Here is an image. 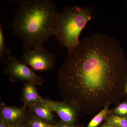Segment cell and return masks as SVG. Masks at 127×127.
Returning a JSON list of instances; mask_svg holds the SVG:
<instances>
[{"mask_svg":"<svg viewBox=\"0 0 127 127\" xmlns=\"http://www.w3.org/2000/svg\"><path fill=\"white\" fill-rule=\"evenodd\" d=\"M99 127H120L117 125H113V124H110L104 122L102 123Z\"/></svg>","mask_w":127,"mask_h":127,"instance_id":"obj_17","label":"cell"},{"mask_svg":"<svg viewBox=\"0 0 127 127\" xmlns=\"http://www.w3.org/2000/svg\"><path fill=\"white\" fill-rule=\"evenodd\" d=\"M0 127H10V126L5 120L0 117Z\"/></svg>","mask_w":127,"mask_h":127,"instance_id":"obj_16","label":"cell"},{"mask_svg":"<svg viewBox=\"0 0 127 127\" xmlns=\"http://www.w3.org/2000/svg\"><path fill=\"white\" fill-rule=\"evenodd\" d=\"M95 16V11L90 6L65 7L59 13L54 31V36L59 45L65 47L68 53L70 52L80 43L81 32Z\"/></svg>","mask_w":127,"mask_h":127,"instance_id":"obj_3","label":"cell"},{"mask_svg":"<svg viewBox=\"0 0 127 127\" xmlns=\"http://www.w3.org/2000/svg\"><path fill=\"white\" fill-rule=\"evenodd\" d=\"M12 52L6 47L5 44V38L3 26L2 23H0V59H3V56L5 55H10Z\"/></svg>","mask_w":127,"mask_h":127,"instance_id":"obj_13","label":"cell"},{"mask_svg":"<svg viewBox=\"0 0 127 127\" xmlns=\"http://www.w3.org/2000/svg\"><path fill=\"white\" fill-rule=\"evenodd\" d=\"M28 113L26 107H16L1 103L0 117L5 120L10 127L23 125Z\"/></svg>","mask_w":127,"mask_h":127,"instance_id":"obj_7","label":"cell"},{"mask_svg":"<svg viewBox=\"0 0 127 127\" xmlns=\"http://www.w3.org/2000/svg\"><path fill=\"white\" fill-rule=\"evenodd\" d=\"M110 105L109 104H106L104 108L90 121L87 127H99L105 121L108 114L111 112V110L109 108Z\"/></svg>","mask_w":127,"mask_h":127,"instance_id":"obj_11","label":"cell"},{"mask_svg":"<svg viewBox=\"0 0 127 127\" xmlns=\"http://www.w3.org/2000/svg\"><path fill=\"white\" fill-rule=\"evenodd\" d=\"M28 113L25 119V125L26 127H55L56 125L48 123L39 118L34 114L29 112Z\"/></svg>","mask_w":127,"mask_h":127,"instance_id":"obj_10","label":"cell"},{"mask_svg":"<svg viewBox=\"0 0 127 127\" xmlns=\"http://www.w3.org/2000/svg\"><path fill=\"white\" fill-rule=\"evenodd\" d=\"M19 3L9 24L14 35L21 41L25 50L43 48L54 36L59 13L56 5L50 0H15Z\"/></svg>","mask_w":127,"mask_h":127,"instance_id":"obj_2","label":"cell"},{"mask_svg":"<svg viewBox=\"0 0 127 127\" xmlns=\"http://www.w3.org/2000/svg\"><path fill=\"white\" fill-rule=\"evenodd\" d=\"M104 122L120 127H127V117H118L111 112L107 116Z\"/></svg>","mask_w":127,"mask_h":127,"instance_id":"obj_12","label":"cell"},{"mask_svg":"<svg viewBox=\"0 0 127 127\" xmlns=\"http://www.w3.org/2000/svg\"><path fill=\"white\" fill-rule=\"evenodd\" d=\"M27 107L28 112L34 114L45 122L52 124L55 122L53 111L44 103H37Z\"/></svg>","mask_w":127,"mask_h":127,"instance_id":"obj_9","label":"cell"},{"mask_svg":"<svg viewBox=\"0 0 127 127\" xmlns=\"http://www.w3.org/2000/svg\"><path fill=\"white\" fill-rule=\"evenodd\" d=\"M56 112L61 122L73 125L78 124L81 110L77 105L66 101L59 102L44 99L43 102Z\"/></svg>","mask_w":127,"mask_h":127,"instance_id":"obj_6","label":"cell"},{"mask_svg":"<svg viewBox=\"0 0 127 127\" xmlns=\"http://www.w3.org/2000/svg\"><path fill=\"white\" fill-rule=\"evenodd\" d=\"M111 113L118 117H127V96L114 108L111 109Z\"/></svg>","mask_w":127,"mask_h":127,"instance_id":"obj_14","label":"cell"},{"mask_svg":"<svg viewBox=\"0 0 127 127\" xmlns=\"http://www.w3.org/2000/svg\"><path fill=\"white\" fill-rule=\"evenodd\" d=\"M55 55L47 51L44 48L25 50L21 56L22 63L31 66L36 71L52 70L55 65Z\"/></svg>","mask_w":127,"mask_h":127,"instance_id":"obj_5","label":"cell"},{"mask_svg":"<svg viewBox=\"0 0 127 127\" xmlns=\"http://www.w3.org/2000/svg\"><path fill=\"white\" fill-rule=\"evenodd\" d=\"M7 66L4 73L9 76L12 82L22 81L30 82L35 85H41L43 82L42 78L37 76L26 64L10 56L7 58Z\"/></svg>","mask_w":127,"mask_h":127,"instance_id":"obj_4","label":"cell"},{"mask_svg":"<svg viewBox=\"0 0 127 127\" xmlns=\"http://www.w3.org/2000/svg\"></svg>","mask_w":127,"mask_h":127,"instance_id":"obj_20","label":"cell"},{"mask_svg":"<svg viewBox=\"0 0 127 127\" xmlns=\"http://www.w3.org/2000/svg\"><path fill=\"white\" fill-rule=\"evenodd\" d=\"M127 58L121 43L106 34L84 38L68 53L58 71V83L64 101L91 115L125 97Z\"/></svg>","mask_w":127,"mask_h":127,"instance_id":"obj_1","label":"cell"},{"mask_svg":"<svg viewBox=\"0 0 127 127\" xmlns=\"http://www.w3.org/2000/svg\"><path fill=\"white\" fill-rule=\"evenodd\" d=\"M82 127L81 125L77 124L76 125H67L61 122L57 124H56V127Z\"/></svg>","mask_w":127,"mask_h":127,"instance_id":"obj_15","label":"cell"},{"mask_svg":"<svg viewBox=\"0 0 127 127\" xmlns=\"http://www.w3.org/2000/svg\"><path fill=\"white\" fill-rule=\"evenodd\" d=\"M25 127V125H21V126H17V127Z\"/></svg>","mask_w":127,"mask_h":127,"instance_id":"obj_19","label":"cell"},{"mask_svg":"<svg viewBox=\"0 0 127 127\" xmlns=\"http://www.w3.org/2000/svg\"><path fill=\"white\" fill-rule=\"evenodd\" d=\"M125 95H127V77L126 79V83H125Z\"/></svg>","mask_w":127,"mask_h":127,"instance_id":"obj_18","label":"cell"},{"mask_svg":"<svg viewBox=\"0 0 127 127\" xmlns=\"http://www.w3.org/2000/svg\"><path fill=\"white\" fill-rule=\"evenodd\" d=\"M35 85L30 82H24L21 100L25 107L37 103L43 102L44 99L39 95Z\"/></svg>","mask_w":127,"mask_h":127,"instance_id":"obj_8","label":"cell"}]
</instances>
